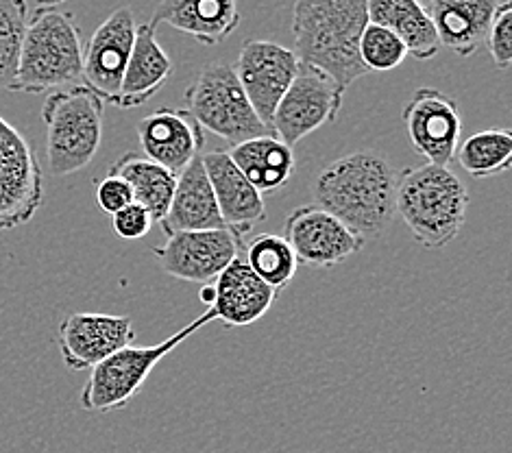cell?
<instances>
[{
	"label": "cell",
	"mask_w": 512,
	"mask_h": 453,
	"mask_svg": "<svg viewBox=\"0 0 512 453\" xmlns=\"http://www.w3.org/2000/svg\"><path fill=\"white\" fill-rule=\"evenodd\" d=\"M397 170L373 151L334 159L314 181L316 205L336 216L362 240L382 236L397 214Z\"/></svg>",
	"instance_id": "obj_1"
},
{
	"label": "cell",
	"mask_w": 512,
	"mask_h": 453,
	"mask_svg": "<svg viewBox=\"0 0 512 453\" xmlns=\"http://www.w3.org/2000/svg\"><path fill=\"white\" fill-rule=\"evenodd\" d=\"M369 0H299L292 33L299 64L321 70L340 90L369 75L360 59V38L369 24Z\"/></svg>",
	"instance_id": "obj_2"
},
{
	"label": "cell",
	"mask_w": 512,
	"mask_h": 453,
	"mask_svg": "<svg viewBox=\"0 0 512 453\" xmlns=\"http://www.w3.org/2000/svg\"><path fill=\"white\" fill-rule=\"evenodd\" d=\"M83 81V40L70 11L40 5L24 31L16 81L11 92L42 94Z\"/></svg>",
	"instance_id": "obj_3"
},
{
	"label": "cell",
	"mask_w": 512,
	"mask_h": 453,
	"mask_svg": "<svg viewBox=\"0 0 512 453\" xmlns=\"http://www.w3.org/2000/svg\"><path fill=\"white\" fill-rule=\"evenodd\" d=\"M467 186L451 168L423 164L401 173L395 210L425 249H443L465 227Z\"/></svg>",
	"instance_id": "obj_4"
},
{
	"label": "cell",
	"mask_w": 512,
	"mask_h": 453,
	"mask_svg": "<svg viewBox=\"0 0 512 453\" xmlns=\"http://www.w3.org/2000/svg\"><path fill=\"white\" fill-rule=\"evenodd\" d=\"M105 103L88 85H72L46 96V159L55 177L75 175L101 149Z\"/></svg>",
	"instance_id": "obj_5"
},
{
	"label": "cell",
	"mask_w": 512,
	"mask_h": 453,
	"mask_svg": "<svg viewBox=\"0 0 512 453\" xmlns=\"http://www.w3.org/2000/svg\"><path fill=\"white\" fill-rule=\"evenodd\" d=\"M212 321H216V314L212 308H207V312L194 318L190 325L179 329L177 334L166 338L164 342H157V345L151 347L129 345L109 355L99 366H94L88 382H85L81 390L83 410L105 414L125 408L140 393V388L146 384L155 366Z\"/></svg>",
	"instance_id": "obj_6"
},
{
	"label": "cell",
	"mask_w": 512,
	"mask_h": 453,
	"mask_svg": "<svg viewBox=\"0 0 512 453\" xmlns=\"http://www.w3.org/2000/svg\"><path fill=\"white\" fill-rule=\"evenodd\" d=\"M186 112L199 127L231 146L266 136L268 127L253 112L229 64L205 66L186 90Z\"/></svg>",
	"instance_id": "obj_7"
},
{
	"label": "cell",
	"mask_w": 512,
	"mask_h": 453,
	"mask_svg": "<svg viewBox=\"0 0 512 453\" xmlns=\"http://www.w3.org/2000/svg\"><path fill=\"white\" fill-rule=\"evenodd\" d=\"M42 201L44 177L38 157L27 138L0 116V231L29 223Z\"/></svg>",
	"instance_id": "obj_8"
},
{
	"label": "cell",
	"mask_w": 512,
	"mask_h": 453,
	"mask_svg": "<svg viewBox=\"0 0 512 453\" xmlns=\"http://www.w3.org/2000/svg\"><path fill=\"white\" fill-rule=\"evenodd\" d=\"M343 94L345 92L321 70L299 64L297 77L292 79L273 114V136L292 149L316 129L336 120L343 107Z\"/></svg>",
	"instance_id": "obj_9"
},
{
	"label": "cell",
	"mask_w": 512,
	"mask_h": 453,
	"mask_svg": "<svg viewBox=\"0 0 512 453\" xmlns=\"http://www.w3.org/2000/svg\"><path fill=\"white\" fill-rule=\"evenodd\" d=\"M245 236L234 229H207L181 231L168 236L160 247H153V255L162 271L170 277L192 284H212L225 268L240 257Z\"/></svg>",
	"instance_id": "obj_10"
},
{
	"label": "cell",
	"mask_w": 512,
	"mask_h": 453,
	"mask_svg": "<svg viewBox=\"0 0 512 453\" xmlns=\"http://www.w3.org/2000/svg\"><path fill=\"white\" fill-rule=\"evenodd\" d=\"M236 72L242 92L253 107V112L271 131V120L279 101L284 99L292 79L297 77L299 59L290 48L271 40H249L240 48Z\"/></svg>",
	"instance_id": "obj_11"
},
{
	"label": "cell",
	"mask_w": 512,
	"mask_h": 453,
	"mask_svg": "<svg viewBox=\"0 0 512 453\" xmlns=\"http://www.w3.org/2000/svg\"><path fill=\"white\" fill-rule=\"evenodd\" d=\"M404 125L425 164L449 168L462 136V114L451 96L436 88H419L404 107Z\"/></svg>",
	"instance_id": "obj_12"
},
{
	"label": "cell",
	"mask_w": 512,
	"mask_h": 453,
	"mask_svg": "<svg viewBox=\"0 0 512 453\" xmlns=\"http://www.w3.org/2000/svg\"><path fill=\"white\" fill-rule=\"evenodd\" d=\"M286 242L299 264L332 268L362 251L364 240L316 203L295 207L286 218Z\"/></svg>",
	"instance_id": "obj_13"
},
{
	"label": "cell",
	"mask_w": 512,
	"mask_h": 453,
	"mask_svg": "<svg viewBox=\"0 0 512 453\" xmlns=\"http://www.w3.org/2000/svg\"><path fill=\"white\" fill-rule=\"evenodd\" d=\"M136 16L129 7L116 9L83 48V85L103 103L116 105L120 83L136 40Z\"/></svg>",
	"instance_id": "obj_14"
},
{
	"label": "cell",
	"mask_w": 512,
	"mask_h": 453,
	"mask_svg": "<svg viewBox=\"0 0 512 453\" xmlns=\"http://www.w3.org/2000/svg\"><path fill=\"white\" fill-rule=\"evenodd\" d=\"M129 316L72 312L57 329V345L70 371H92L133 340Z\"/></svg>",
	"instance_id": "obj_15"
},
{
	"label": "cell",
	"mask_w": 512,
	"mask_h": 453,
	"mask_svg": "<svg viewBox=\"0 0 512 453\" xmlns=\"http://www.w3.org/2000/svg\"><path fill=\"white\" fill-rule=\"evenodd\" d=\"M142 155L175 177L194 157H199L205 136L199 122L186 109L160 107L138 125Z\"/></svg>",
	"instance_id": "obj_16"
},
{
	"label": "cell",
	"mask_w": 512,
	"mask_h": 453,
	"mask_svg": "<svg viewBox=\"0 0 512 453\" xmlns=\"http://www.w3.org/2000/svg\"><path fill=\"white\" fill-rule=\"evenodd\" d=\"M201 157L225 227L247 236L266 216L264 197L234 166L227 151H214Z\"/></svg>",
	"instance_id": "obj_17"
},
{
	"label": "cell",
	"mask_w": 512,
	"mask_h": 453,
	"mask_svg": "<svg viewBox=\"0 0 512 453\" xmlns=\"http://www.w3.org/2000/svg\"><path fill=\"white\" fill-rule=\"evenodd\" d=\"M160 227L166 236L181 234V231H207L225 227L201 155L194 157L177 175L173 199H170L166 216L160 220Z\"/></svg>",
	"instance_id": "obj_18"
},
{
	"label": "cell",
	"mask_w": 512,
	"mask_h": 453,
	"mask_svg": "<svg viewBox=\"0 0 512 453\" xmlns=\"http://www.w3.org/2000/svg\"><path fill=\"white\" fill-rule=\"evenodd\" d=\"M214 292L212 310L227 327H247L260 321L277 297L240 257L214 279Z\"/></svg>",
	"instance_id": "obj_19"
},
{
	"label": "cell",
	"mask_w": 512,
	"mask_h": 453,
	"mask_svg": "<svg viewBox=\"0 0 512 453\" xmlns=\"http://www.w3.org/2000/svg\"><path fill=\"white\" fill-rule=\"evenodd\" d=\"M495 7L491 0H432L423 5L438 42L458 57H471L484 44Z\"/></svg>",
	"instance_id": "obj_20"
},
{
	"label": "cell",
	"mask_w": 512,
	"mask_h": 453,
	"mask_svg": "<svg viewBox=\"0 0 512 453\" xmlns=\"http://www.w3.org/2000/svg\"><path fill=\"white\" fill-rule=\"evenodd\" d=\"M170 75H173V61L157 42L153 24L146 22L136 29L116 107L133 109L146 105L164 88Z\"/></svg>",
	"instance_id": "obj_21"
},
{
	"label": "cell",
	"mask_w": 512,
	"mask_h": 453,
	"mask_svg": "<svg viewBox=\"0 0 512 453\" xmlns=\"http://www.w3.org/2000/svg\"><path fill=\"white\" fill-rule=\"evenodd\" d=\"M162 22L205 46H218L238 29L240 11L234 0H168L151 18L153 27Z\"/></svg>",
	"instance_id": "obj_22"
},
{
	"label": "cell",
	"mask_w": 512,
	"mask_h": 453,
	"mask_svg": "<svg viewBox=\"0 0 512 453\" xmlns=\"http://www.w3.org/2000/svg\"><path fill=\"white\" fill-rule=\"evenodd\" d=\"M227 155L262 197L282 190L295 170V153L273 133L231 146Z\"/></svg>",
	"instance_id": "obj_23"
},
{
	"label": "cell",
	"mask_w": 512,
	"mask_h": 453,
	"mask_svg": "<svg viewBox=\"0 0 512 453\" xmlns=\"http://www.w3.org/2000/svg\"><path fill=\"white\" fill-rule=\"evenodd\" d=\"M367 9L369 22L395 33L414 59H434L441 51L434 24L417 0H371Z\"/></svg>",
	"instance_id": "obj_24"
},
{
	"label": "cell",
	"mask_w": 512,
	"mask_h": 453,
	"mask_svg": "<svg viewBox=\"0 0 512 453\" xmlns=\"http://www.w3.org/2000/svg\"><path fill=\"white\" fill-rule=\"evenodd\" d=\"M109 173L123 177L131 188L133 201L140 203L153 216L155 223L166 216L170 199H173L177 177L166 168L157 166L140 153H125L109 168Z\"/></svg>",
	"instance_id": "obj_25"
},
{
	"label": "cell",
	"mask_w": 512,
	"mask_h": 453,
	"mask_svg": "<svg viewBox=\"0 0 512 453\" xmlns=\"http://www.w3.org/2000/svg\"><path fill=\"white\" fill-rule=\"evenodd\" d=\"M460 168L475 179L504 175L512 166V133L508 129H486L458 144Z\"/></svg>",
	"instance_id": "obj_26"
},
{
	"label": "cell",
	"mask_w": 512,
	"mask_h": 453,
	"mask_svg": "<svg viewBox=\"0 0 512 453\" xmlns=\"http://www.w3.org/2000/svg\"><path fill=\"white\" fill-rule=\"evenodd\" d=\"M247 266L264 284L279 292L295 279L299 262L286 238L275 234H260L247 242Z\"/></svg>",
	"instance_id": "obj_27"
},
{
	"label": "cell",
	"mask_w": 512,
	"mask_h": 453,
	"mask_svg": "<svg viewBox=\"0 0 512 453\" xmlns=\"http://www.w3.org/2000/svg\"><path fill=\"white\" fill-rule=\"evenodd\" d=\"M27 22V3H22V0H0V90L14 88Z\"/></svg>",
	"instance_id": "obj_28"
},
{
	"label": "cell",
	"mask_w": 512,
	"mask_h": 453,
	"mask_svg": "<svg viewBox=\"0 0 512 453\" xmlns=\"http://www.w3.org/2000/svg\"><path fill=\"white\" fill-rule=\"evenodd\" d=\"M408 57L406 46L395 33L369 22L360 38V59L369 72L395 70Z\"/></svg>",
	"instance_id": "obj_29"
},
{
	"label": "cell",
	"mask_w": 512,
	"mask_h": 453,
	"mask_svg": "<svg viewBox=\"0 0 512 453\" xmlns=\"http://www.w3.org/2000/svg\"><path fill=\"white\" fill-rule=\"evenodd\" d=\"M486 44L497 68L506 70L512 64V3H499L491 20Z\"/></svg>",
	"instance_id": "obj_30"
},
{
	"label": "cell",
	"mask_w": 512,
	"mask_h": 453,
	"mask_svg": "<svg viewBox=\"0 0 512 453\" xmlns=\"http://www.w3.org/2000/svg\"><path fill=\"white\" fill-rule=\"evenodd\" d=\"M153 216L144 210L140 203H129L123 210L116 212L112 216V229L116 231V236L123 240H140L146 234H149L153 227Z\"/></svg>",
	"instance_id": "obj_31"
},
{
	"label": "cell",
	"mask_w": 512,
	"mask_h": 453,
	"mask_svg": "<svg viewBox=\"0 0 512 453\" xmlns=\"http://www.w3.org/2000/svg\"><path fill=\"white\" fill-rule=\"evenodd\" d=\"M94 197L101 210L109 216H114L116 212L123 210V207L133 203V194H131V188L127 186V181L112 173H107L101 181H96Z\"/></svg>",
	"instance_id": "obj_32"
},
{
	"label": "cell",
	"mask_w": 512,
	"mask_h": 453,
	"mask_svg": "<svg viewBox=\"0 0 512 453\" xmlns=\"http://www.w3.org/2000/svg\"><path fill=\"white\" fill-rule=\"evenodd\" d=\"M201 299H203V303L207 305V308H212V305H214V299H216L214 281H212V284H205V286L201 288Z\"/></svg>",
	"instance_id": "obj_33"
}]
</instances>
